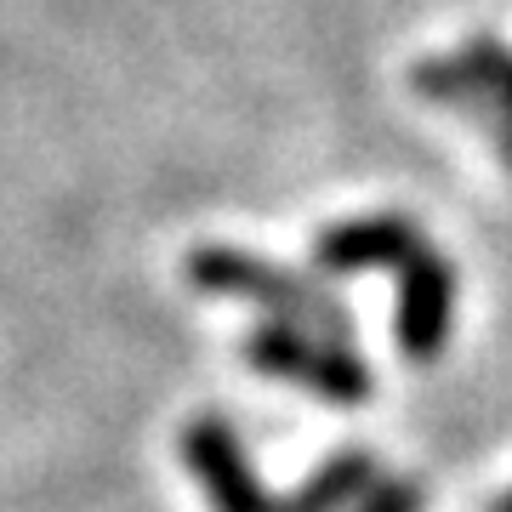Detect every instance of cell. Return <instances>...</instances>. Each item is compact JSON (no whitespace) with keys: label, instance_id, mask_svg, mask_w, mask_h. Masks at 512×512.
<instances>
[{"label":"cell","instance_id":"obj_1","mask_svg":"<svg viewBox=\"0 0 512 512\" xmlns=\"http://www.w3.org/2000/svg\"><path fill=\"white\" fill-rule=\"evenodd\" d=\"M313 268L319 274H365L387 268L399 274V313L393 336L410 365H433L456 325V268L444 251L404 217H353L336 222L313 239Z\"/></svg>","mask_w":512,"mask_h":512},{"label":"cell","instance_id":"obj_2","mask_svg":"<svg viewBox=\"0 0 512 512\" xmlns=\"http://www.w3.org/2000/svg\"><path fill=\"white\" fill-rule=\"evenodd\" d=\"M183 461L194 467L200 490L211 495V512H348L382 484L376 478V461L348 450V456L325 461L302 490L274 495V490H262V478L251 473L234 427L217 416H200L183 427Z\"/></svg>","mask_w":512,"mask_h":512},{"label":"cell","instance_id":"obj_3","mask_svg":"<svg viewBox=\"0 0 512 512\" xmlns=\"http://www.w3.org/2000/svg\"><path fill=\"white\" fill-rule=\"evenodd\" d=\"M183 274H188L194 291L251 302V308H262L268 319H279V325L319 330V336H336V342L353 336L348 308H342L330 291L296 279L291 268H274V262H262V256L239 251V245H194L188 262H183Z\"/></svg>","mask_w":512,"mask_h":512},{"label":"cell","instance_id":"obj_4","mask_svg":"<svg viewBox=\"0 0 512 512\" xmlns=\"http://www.w3.org/2000/svg\"><path fill=\"white\" fill-rule=\"evenodd\" d=\"M245 365L262 376H279V382H296L302 393L325 404H370V393H376L370 365L348 342L302 325H279V319H262L245 336Z\"/></svg>","mask_w":512,"mask_h":512},{"label":"cell","instance_id":"obj_5","mask_svg":"<svg viewBox=\"0 0 512 512\" xmlns=\"http://www.w3.org/2000/svg\"><path fill=\"white\" fill-rule=\"evenodd\" d=\"M410 86L421 97L444 103V109H461V120H473L490 137V148L501 154V165L512 171V103L495 86H484L461 57H427V63H416L410 69Z\"/></svg>","mask_w":512,"mask_h":512},{"label":"cell","instance_id":"obj_6","mask_svg":"<svg viewBox=\"0 0 512 512\" xmlns=\"http://www.w3.org/2000/svg\"><path fill=\"white\" fill-rule=\"evenodd\" d=\"M461 63L484 80V86H495V92L512 103V46L495 35H473L467 46H461Z\"/></svg>","mask_w":512,"mask_h":512},{"label":"cell","instance_id":"obj_7","mask_svg":"<svg viewBox=\"0 0 512 512\" xmlns=\"http://www.w3.org/2000/svg\"><path fill=\"white\" fill-rule=\"evenodd\" d=\"M353 512H421V484L416 478H382Z\"/></svg>","mask_w":512,"mask_h":512},{"label":"cell","instance_id":"obj_8","mask_svg":"<svg viewBox=\"0 0 512 512\" xmlns=\"http://www.w3.org/2000/svg\"><path fill=\"white\" fill-rule=\"evenodd\" d=\"M490 512H512V501H495V507Z\"/></svg>","mask_w":512,"mask_h":512},{"label":"cell","instance_id":"obj_9","mask_svg":"<svg viewBox=\"0 0 512 512\" xmlns=\"http://www.w3.org/2000/svg\"><path fill=\"white\" fill-rule=\"evenodd\" d=\"M507 501H512V495H507Z\"/></svg>","mask_w":512,"mask_h":512}]
</instances>
